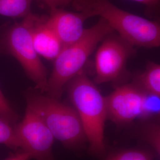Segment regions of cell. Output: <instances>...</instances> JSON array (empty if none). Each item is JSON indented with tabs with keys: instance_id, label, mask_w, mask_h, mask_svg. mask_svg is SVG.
<instances>
[{
	"instance_id": "8992f818",
	"label": "cell",
	"mask_w": 160,
	"mask_h": 160,
	"mask_svg": "<svg viewBox=\"0 0 160 160\" xmlns=\"http://www.w3.org/2000/svg\"><path fill=\"white\" fill-rule=\"evenodd\" d=\"M148 93L136 82L116 87L106 98L108 118L126 124L151 114Z\"/></svg>"
},
{
	"instance_id": "4fadbf2b",
	"label": "cell",
	"mask_w": 160,
	"mask_h": 160,
	"mask_svg": "<svg viewBox=\"0 0 160 160\" xmlns=\"http://www.w3.org/2000/svg\"><path fill=\"white\" fill-rule=\"evenodd\" d=\"M14 126V125L0 117V144L5 145L14 149H20Z\"/></svg>"
},
{
	"instance_id": "6da1fadb",
	"label": "cell",
	"mask_w": 160,
	"mask_h": 160,
	"mask_svg": "<svg viewBox=\"0 0 160 160\" xmlns=\"http://www.w3.org/2000/svg\"><path fill=\"white\" fill-rule=\"evenodd\" d=\"M77 12L104 18L114 32L133 46L160 48V22L126 12L110 0H74Z\"/></svg>"
},
{
	"instance_id": "3957f363",
	"label": "cell",
	"mask_w": 160,
	"mask_h": 160,
	"mask_svg": "<svg viewBox=\"0 0 160 160\" xmlns=\"http://www.w3.org/2000/svg\"><path fill=\"white\" fill-rule=\"evenodd\" d=\"M113 29L104 18L88 29L78 40L63 47L54 60L51 75L48 78L47 95L59 99L64 87L78 74L98 43L109 34L114 33Z\"/></svg>"
},
{
	"instance_id": "ffe728a7",
	"label": "cell",
	"mask_w": 160,
	"mask_h": 160,
	"mask_svg": "<svg viewBox=\"0 0 160 160\" xmlns=\"http://www.w3.org/2000/svg\"></svg>"
},
{
	"instance_id": "9c48e42d",
	"label": "cell",
	"mask_w": 160,
	"mask_h": 160,
	"mask_svg": "<svg viewBox=\"0 0 160 160\" xmlns=\"http://www.w3.org/2000/svg\"><path fill=\"white\" fill-rule=\"evenodd\" d=\"M89 18L84 12H73L59 8L50 10L47 20L65 47L82 36L86 30L84 22Z\"/></svg>"
},
{
	"instance_id": "52a82bcc",
	"label": "cell",
	"mask_w": 160,
	"mask_h": 160,
	"mask_svg": "<svg viewBox=\"0 0 160 160\" xmlns=\"http://www.w3.org/2000/svg\"><path fill=\"white\" fill-rule=\"evenodd\" d=\"M20 150L35 160H55L52 152L54 137L40 116L27 106L21 122L14 125Z\"/></svg>"
},
{
	"instance_id": "e0dca14e",
	"label": "cell",
	"mask_w": 160,
	"mask_h": 160,
	"mask_svg": "<svg viewBox=\"0 0 160 160\" xmlns=\"http://www.w3.org/2000/svg\"><path fill=\"white\" fill-rule=\"evenodd\" d=\"M143 5L149 19L160 22V0H132Z\"/></svg>"
},
{
	"instance_id": "277c9868",
	"label": "cell",
	"mask_w": 160,
	"mask_h": 160,
	"mask_svg": "<svg viewBox=\"0 0 160 160\" xmlns=\"http://www.w3.org/2000/svg\"><path fill=\"white\" fill-rule=\"evenodd\" d=\"M43 94L40 92H28L26 95L27 106L40 116L54 138L65 147L74 150L82 148L87 139L74 108Z\"/></svg>"
},
{
	"instance_id": "ac0fdd59",
	"label": "cell",
	"mask_w": 160,
	"mask_h": 160,
	"mask_svg": "<svg viewBox=\"0 0 160 160\" xmlns=\"http://www.w3.org/2000/svg\"><path fill=\"white\" fill-rule=\"evenodd\" d=\"M46 6L49 8L50 10L63 8V7L68 6L71 2H72L74 0H42Z\"/></svg>"
},
{
	"instance_id": "5b68a950",
	"label": "cell",
	"mask_w": 160,
	"mask_h": 160,
	"mask_svg": "<svg viewBox=\"0 0 160 160\" xmlns=\"http://www.w3.org/2000/svg\"><path fill=\"white\" fill-rule=\"evenodd\" d=\"M32 14L23 18L21 22L9 26L0 39V49L15 58L20 63L35 88L46 92L48 78L46 68L34 48L32 36Z\"/></svg>"
},
{
	"instance_id": "5bb4252c",
	"label": "cell",
	"mask_w": 160,
	"mask_h": 160,
	"mask_svg": "<svg viewBox=\"0 0 160 160\" xmlns=\"http://www.w3.org/2000/svg\"><path fill=\"white\" fill-rule=\"evenodd\" d=\"M141 135L160 157V125L155 123L144 125L141 128Z\"/></svg>"
},
{
	"instance_id": "2e32d148",
	"label": "cell",
	"mask_w": 160,
	"mask_h": 160,
	"mask_svg": "<svg viewBox=\"0 0 160 160\" xmlns=\"http://www.w3.org/2000/svg\"><path fill=\"white\" fill-rule=\"evenodd\" d=\"M0 117L15 125L19 119L18 114L12 109L0 90Z\"/></svg>"
},
{
	"instance_id": "7a4b0ae2",
	"label": "cell",
	"mask_w": 160,
	"mask_h": 160,
	"mask_svg": "<svg viewBox=\"0 0 160 160\" xmlns=\"http://www.w3.org/2000/svg\"><path fill=\"white\" fill-rule=\"evenodd\" d=\"M67 87L69 100L84 128L89 152L94 155H102L105 152L104 131L108 118L105 97L83 70Z\"/></svg>"
},
{
	"instance_id": "8fae6325",
	"label": "cell",
	"mask_w": 160,
	"mask_h": 160,
	"mask_svg": "<svg viewBox=\"0 0 160 160\" xmlns=\"http://www.w3.org/2000/svg\"><path fill=\"white\" fill-rule=\"evenodd\" d=\"M136 83L149 94L160 98V64L149 62Z\"/></svg>"
},
{
	"instance_id": "7c38bea8",
	"label": "cell",
	"mask_w": 160,
	"mask_h": 160,
	"mask_svg": "<svg viewBox=\"0 0 160 160\" xmlns=\"http://www.w3.org/2000/svg\"><path fill=\"white\" fill-rule=\"evenodd\" d=\"M34 0H0V15L12 18H22L32 14Z\"/></svg>"
},
{
	"instance_id": "9a60e30c",
	"label": "cell",
	"mask_w": 160,
	"mask_h": 160,
	"mask_svg": "<svg viewBox=\"0 0 160 160\" xmlns=\"http://www.w3.org/2000/svg\"><path fill=\"white\" fill-rule=\"evenodd\" d=\"M106 160H152L148 153L141 150L122 151L109 155Z\"/></svg>"
},
{
	"instance_id": "ba28073f",
	"label": "cell",
	"mask_w": 160,
	"mask_h": 160,
	"mask_svg": "<svg viewBox=\"0 0 160 160\" xmlns=\"http://www.w3.org/2000/svg\"><path fill=\"white\" fill-rule=\"evenodd\" d=\"M113 33L106 37L97 49L95 57V84H101L118 80L133 54L134 46L120 36Z\"/></svg>"
},
{
	"instance_id": "30bf717a",
	"label": "cell",
	"mask_w": 160,
	"mask_h": 160,
	"mask_svg": "<svg viewBox=\"0 0 160 160\" xmlns=\"http://www.w3.org/2000/svg\"><path fill=\"white\" fill-rule=\"evenodd\" d=\"M47 19V16L32 14V40L35 50L39 57L54 61L63 46Z\"/></svg>"
},
{
	"instance_id": "d6986e66",
	"label": "cell",
	"mask_w": 160,
	"mask_h": 160,
	"mask_svg": "<svg viewBox=\"0 0 160 160\" xmlns=\"http://www.w3.org/2000/svg\"><path fill=\"white\" fill-rule=\"evenodd\" d=\"M30 159H32L31 157L28 152L21 150L5 160H30Z\"/></svg>"
}]
</instances>
